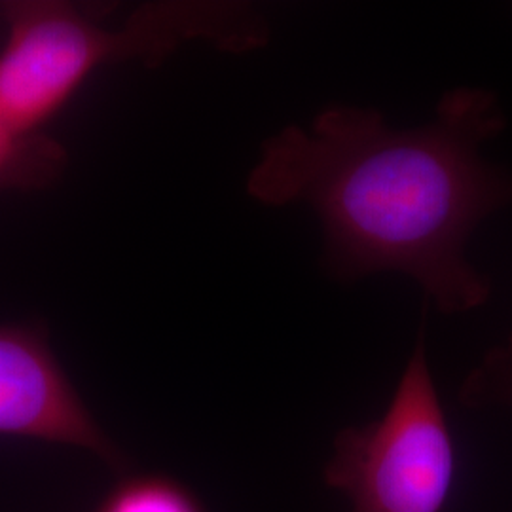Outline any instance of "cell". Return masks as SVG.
I'll return each mask as SVG.
<instances>
[{
	"label": "cell",
	"instance_id": "cell-7",
	"mask_svg": "<svg viewBox=\"0 0 512 512\" xmlns=\"http://www.w3.org/2000/svg\"><path fill=\"white\" fill-rule=\"evenodd\" d=\"M469 406H511L512 408V338L507 346L497 348L475 368L461 391Z\"/></svg>",
	"mask_w": 512,
	"mask_h": 512
},
{
	"label": "cell",
	"instance_id": "cell-5",
	"mask_svg": "<svg viewBox=\"0 0 512 512\" xmlns=\"http://www.w3.org/2000/svg\"><path fill=\"white\" fill-rule=\"evenodd\" d=\"M65 152L44 133H29L0 112V190H33L52 183Z\"/></svg>",
	"mask_w": 512,
	"mask_h": 512
},
{
	"label": "cell",
	"instance_id": "cell-6",
	"mask_svg": "<svg viewBox=\"0 0 512 512\" xmlns=\"http://www.w3.org/2000/svg\"><path fill=\"white\" fill-rule=\"evenodd\" d=\"M93 512H205V509L183 482L150 473L120 478Z\"/></svg>",
	"mask_w": 512,
	"mask_h": 512
},
{
	"label": "cell",
	"instance_id": "cell-2",
	"mask_svg": "<svg viewBox=\"0 0 512 512\" xmlns=\"http://www.w3.org/2000/svg\"><path fill=\"white\" fill-rule=\"evenodd\" d=\"M0 112L18 128L42 133L86 78L103 65L139 61L158 67L188 44L249 54L272 40L270 21L245 2L165 0L137 8L122 29H107L63 2L2 6Z\"/></svg>",
	"mask_w": 512,
	"mask_h": 512
},
{
	"label": "cell",
	"instance_id": "cell-1",
	"mask_svg": "<svg viewBox=\"0 0 512 512\" xmlns=\"http://www.w3.org/2000/svg\"><path fill=\"white\" fill-rule=\"evenodd\" d=\"M503 129L501 105L484 88L444 93L435 118L418 128H393L380 110L334 103L308 126L266 139L245 188L268 207H310L332 279L397 272L442 313H465L492 294L467 260V241L512 202V175L480 154Z\"/></svg>",
	"mask_w": 512,
	"mask_h": 512
},
{
	"label": "cell",
	"instance_id": "cell-3",
	"mask_svg": "<svg viewBox=\"0 0 512 512\" xmlns=\"http://www.w3.org/2000/svg\"><path fill=\"white\" fill-rule=\"evenodd\" d=\"M456 471V444L420 329L384 414L338 431L323 478L346 495L349 512H442Z\"/></svg>",
	"mask_w": 512,
	"mask_h": 512
},
{
	"label": "cell",
	"instance_id": "cell-4",
	"mask_svg": "<svg viewBox=\"0 0 512 512\" xmlns=\"http://www.w3.org/2000/svg\"><path fill=\"white\" fill-rule=\"evenodd\" d=\"M0 437L74 446L124 473L128 459L80 399L46 332L0 325Z\"/></svg>",
	"mask_w": 512,
	"mask_h": 512
}]
</instances>
